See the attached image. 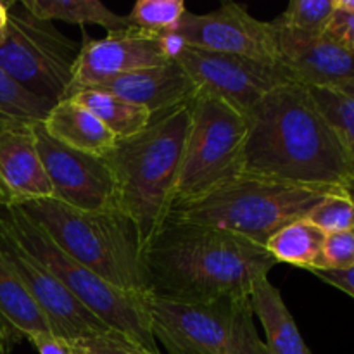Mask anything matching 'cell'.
Wrapping results in <instances>:
<instances>
[{"mask_svg":"<svg viewBox=\"0 0 354 354\" xmlns=\"http://www.w3.org/2000/svg\"><path fill=\"white\" fill-rule=\"evenodd\" d=\"M159 40H161V48H162V52H165V55L168 61H176V57H178V55L182 54L187 47L185 38H183L180 33H176V31L161 35V37H159Z\"/></svg>","mask_w":354,"mask_h":354,"instance_id":"34","label":"cell"},{"mask_svg":"<svg viewBox=\"0 0 354 354\" xmlns=\"http://www.w3.org/2000/svg\"><path fill=\"white\" fill-rule=\"evenodd\" d=\"M185 12L183 0H138L127 17L130 26L152 37H161L178 30Z\"/></svg>","mask_w":354,"mask_h":354,"instance_id":"26","label":"cell"},{"mask_svg":"<svg viewBox=\"0 0 354 354\" xmlns=\"http://www.w3.org/2000/svg\"><path fill=\"white\" fill-rule=\"evenodd\" d=\"M245 137L244 114L216 97L197 93L190 104V124L171 209L237 178Z\"/></svg>","mask_w":354,"mask_h":354,"instance_id":"8","label":"cell"},{"mask_svg":"<svg viewBox=\"0 0 354 354\" xmlns=\"http://www.w3.org/2000/svg\"><path fill=\"white\" fill-rule=\"evenodd\" d=\"M308 90L317 102L320 113L324 114V118L341 140L354 175V95L328 88Z\"/></svg>","mask_w":354,"mask_h":354,"instance_id":"25","label":"cell"},{"mask_svg":"<svg viewBox=\"0 0 354 354\" xmlns=\"http://www.w3.org/2000/svg\"><path fill=\"white\" fill-rule=\"evenodd\" d=\"M322 282L342 290L344 294L354 299V268L351 270H320V272H311Z\"/></svg>","mask_w":354,"mask_h":354,"instance_id":"33","label":"cell"},{"mask_svg":"<svg viewBox=\"0 0 354 354\" xmlns=\"http://www.w3.org/2000/svg\"><path fill=\"white\" fill-rule=\"evenodd\" d=\"M16 207L64 254L107 283L127 292L147 294L140 235L121 209H78L52 197Z\"/></svg>","mask_w":354,"mask_h":354,"instance_id":"4","label":"cell"},{"mask_svg":"<svg viewBox=\"0 0 354 354\" xmlns=\"http://www.w3.org/2000/svg\"><path fill=\"white\" fill-rule=\"evenodd\" d=\"M31 127L0 131V206H19L52 197Z\"/></svg>","mask_w":354,"mask_h":354,"instance_id":"16","label":"cell"},{"mask_svg":"<svg viewBox=\"0 0 354 354\" xmlns=\"http://www.w3.org/2000/svg\"><path fill=\"white\" fill-rule=\"evenodd\" d=\"M28 342L33 344V348L37 349L38 354H78L75 341L59 337V335L52 334V332L37 335V337L30 339Z\"/></svg>","mask_w":354,"mask_h":354,"instance_id":"32","label":"cell"},{"mask_svg":"<svg viewBox=\"0 0 354 354\" xmlns=\"http://www.w3.org/2000/svg\"><path fill=\"white\" fill-rule=\"evenodd\" d=\"M332 194L342 192L239 175L201 199L175 206L166 221L220 228L266 245L272 235L306 218Z\"/></svg>","mask_w":354,"mask_h":354,"instance_id":"5","label":"cell"},{"mask_svg":"<svg viewBox=\"0 0 354 354\" xmlns=\"http://www.w3.org/2000/svg\"><path fill=\"white\" fill-rule=\"evenodd\" d=\"M44 127L59 144L97 158H106L118 142L102 121L71 99L54 104Z\"/></svg>","mask_w":354,"mask_h":354,"instance_id":"19","label":"cell"},{"mask_svg":"<svg viewBox=\"0 0 354 354\" xmlns=\"http://www.w3.org/2000/svg\"><path fill=\"white\" fill-rule=\"evenodd\" d=\"M277 265L263 244L192 223L166 221L144 251L147 296L176 303L249 297Z\"/></svg>","mask_w":354,"mask_h":354,"instance_id":"2","label":"cell"},{"mask_svg":"<svg viewBox=\"0 0 354 354\" xmlns=\"http://www.w3.org/2000/svg\"><path fill=\"white\" fill-rule=\"evenodd\" d=\"M0 225L21 249L44 265L90 313L111 330L128 335L135 342L159 353L147 310V294L127 292L100 279L92 270L69 258L52 239L16 206H0Z\"/></svg>","mask_w":354,"mask_h":354,"instance_id":"6","label":"cell"},{"mask_svg":"<svg viewBox=\"0 0 354 354\" xmlns=\"http://www.w3.org/2000/svg\"><path fill=\"white\" fill-rule=\"evenodd\" d=\"M82 45L54 23L9 2V24L0 41V69L31 95L57 104L66 99Z\"/></svg>","mask_w":354,"mask_h":354,"instance_id":"9","label":"cell"},{"mask_svg":"<svg viewBox=\"0 0 354 354\" xmlns=\"http://www.w3.org/2000/svg\"><path fill=\"white\" fill-rule=\"evenodd\" d=\"M190 104L152 116L145 130L118 140L104 158L116 182L118 206L137 227L142 251L165 227L171 211L190 124Z\"/></svg>","mask_w":354,"mask_h":354,"instance_id":"3","label":"cell"},{"mask_svg":"<svg viewBox=\"0 0 354 354\" xmlns=\"http://www.w3.org/2000/svg\"><path fill=\"white\" fill-rule=\"evenodd\" d=\"M245 120L241 175L342 192L353 175L349 158L306 86H277Z\"/></svg>","mask_w":354,"mask_h":354,"instance_id":"1","label":"cell"},{"mask_svg":"<svg viewBox=\"0 0 354 354\" xmlns=\"http://www.w3.org/2000/svg\"><path fill=\"white\" fill-rule=\"evenodd\" d=\"M335 10L354 16V0H335Z\"/></svg>","mask_w":354,"mask_h":354,"instance_id":"36","label":"cell"},{"mask_svg":"<svg viewBox=\"0 0 354 354\" xmlns=\"http://www.w3.org/2000/svg\"><path fill=\"white\" fill-rule=\"evenodd\" d=\"M306 220L327 235L354 232V203L344 194H332L306 214Z\"/></svg>","mask_w":354,"mask_h":354,"instance_id":"28","label":"cell"},{"mask_svg":"<svg viewBox=\"0 0 354 354\" xmlns=\"http://www.w3.org/2000/svg\"><path fill=\"white\" fill-rule=\"evenodd\" d=\"M325 35L354 54V16L335 10Z\"/></svg>","mask_w":354,"mask_h":354,"instance_id":"31","label":"cell"},{"mask_svg":"<svg viewBox=\"0 0 354 354\" xmlns=\"http://www.w3.org/2000/svg\"><path fill=\"white\" fill-rule=\"evenodd\" d=\"M275 28L279 37V64L294 83L308 88H328L354 95L353 52L325 33L306 35L277 24Z\"/></svg>","mask_w":354,"mask_h":354,"instance_id":"15","label":"cell"},{"mask_svg":"<svg viewBox=\"0 0 354 354\" xmlns=\"http://www.w3.org/2000/svg\"><path fill=\"white\" fill-rule=\"evenodd\" d=\"M176 33L190 47L279 64L275 24L256 19L239 3H223L207 14L187 10Z\"/></svg>","mask_w":354,"mask_h":354,"instance_id":"13","label":"cell"},{"mask_svg":"<svg viewBox=\"0 0 354 354\" xmlns=\"http://www.w3.org/2000/svg\"><path fill=\"white\" fill-rule=\"evenodd\" d=\"M52 107L54 104L28 93L0 69V131L44 123Z\"/></svg>","mask_w":354,"mask_h":354,"instance_id":"24","label":"cell"},{"mask_svg":"<svg viewBox=\"0 0 354 354\" xmlns=\"http://www.w3.org/2000/svg\"><path fill=\"white\" fill-rule=\"evenodd\" d=\"M169 62L161 48L159 37L130 26L111 31L102 38H86L76 57L68 97L82 90L95 88L106 80L144 68Z\"/></svg>","mask_w":354,"mask_h":354,"instance_id":"14","label":"cell"},{"mask_svg":"<svg viewBox=\"0 0 354 354\" xmlns=\"http://www.w3.org/2000/svg\"><path fill=\"white\" fill-rule=\"evenodd\" d=\"M24 7L45 21H64L71 24H97L111 31L130 28L127 16L107 9L100 0H23Z\"/></svg>","mask_w":354,"mask_h":354,"instance_id":"23","label":"cell"},{"mask_svg":"<svg viewBox=\"0 0 354 354\" xmlns=\"http://www.w3.org/2000/svg\"><path fill=\"white\" fill-rule=\"evenodd\" d=\"M335 14V0H292L273 23L306 35H324Z\"/></svg>","mask_w":354,"mask_h":354,"instance_id":"27","label":"cell"},{"mask_svg":"<svg viewBox=\"0 0 354 354\" xmlns=\"http://www.w3.org/2000/svg\"><path fill=\"white\" fill-rule=\"evenodd\" d=\"M78 354H161L152 353L128 335L118 330H106L102 334L76 339Z\"/></svg>","mask_w":354,"mask_h":354,"instance_id":"29","label":"cell"},{"mask_svg":"<svg viewBox=\"0 0 354 354\" xmlns=\"http://www.w3.org/2000/svg\"><path fill=\"white\" fill-rule=\"evenodd\" d=\"M48 332L52 330L40 308L0 259V354H10L23 341Z\"/></svg>","mask_w":354,"mask_h":354,"instance_id":"18","label":"cell"},{"mask_svg":"<svg viewBox=\"0 0 354 354\" xmlns=\"http://www.w3.org/2000/svg\"><path fill=\"white\" fill-rule=\"evenodd\" d=\"M152 334L168 354H268L251 296L176 303L147 296Z\"/></svg>","mask_w":354,"mask_h":354,"instance_id":"7","label":"cell"},{"mask_svg":"<svg viewBox=\"0 0 354 354\" xmlns=\"http://www.w3.org/2000/svg\"><path fill=\"white\" fill-rule=\"evenodd\" d=\"M251 304L254 317L259 318L265 330L268 354H311L282 294L268 277L254 283Z\"/></svg>","mask_w":354,"mask_h":354,"instance_id":"20","label":"cell"},{"mask_svg":"<svg viewBox=\"0 0 354 354\" xmlns=\"http://www.w3.org/2000/svg\"><path fill=\"white\" fill-rule=\"evenodd\" d=\"M68 99L88 109L97 120L106 124L107 130L113 131L118 140L140 133L152 120V114L145 107L128 102L102 90H82V92L73 93Z\"/></svg>","mask_w":354,"mask_h":354,"instance_id":"22","label":"cell"},{"mask_svg":"<svg viewBox=\"0 0 354 354\" xmlns=\"http://www.w3.org/2000/svg\"><path fill=\"white\" fill-rule=\"evenodd\" d=\"M325 237V232L301 218L272 235L265 248L277 263L317 272L322 265Z\"/></svg>","mask_w":354,"mask_h":354,"instance_id":"21","label":"cell"},{"mask_svg":"<svg viewBox=\"0 0 354 354\" xmlns=\"http://www.w3.org/2000/svg\"><path fill=\"white\" fill-rule=\"evenodd\" d=\"M93 90H102L145 107L152 116L190 104L199 93L192 80L176 61L114 76Z\"/></svg>","mask_w":354,"mask_h":354,"instance_id":"17","label":"cell"},{"mask_svg":"<svg viewBox=\"0 0 354 354\" xmlns=\"http://www.w3.org/2000/svg\"><path fill=\"white\" fill-rule=\"evenodd\" d=\"M342 194H344L346 197H349V199H351L354 203V175L349 176L348 182L342 185Z\"/></svg>","mask_w":354,"mask_h":354,"instance_id":"37","label":"cell"},{"mask_svg":"<svg viewBox=\"0 0 354 354\" xmlns=\"http://www.w3.org/2000/svg\"><path fill=\"white\" fill-rule=\"evenodd\" d=\"M176 62L199 93H207L245 114L277 86L294 83L280 64L218 54L187 45Z\"/></svg>","mask_w":354,"mask_h":354,"instance_id":"10","label":"cell"},{"mask_svg":"<svg viewBox=\"0 0 354 354\" xmlns=\"http://www.w3.org/2000/svg\"><path fill=\"white\" fill-rule=\"evenodd\" d=\"M31 130L50 182L52 199L86 211L120 209L116 182L106 159L59 144L44 123H35Z\"/></svg>","mask_w":354,"mask_h":354,"instance_id":"11","label":"cell"},{"mask_svg":"<svg viewBox=\"0 0 354 354\" xmlns=\"http://www.w3.org/2000/svg\"><path fill=\"white\" fill-rule=\"evenodd\" d=\"M0 259L17 277L31 299L44 313L52 334L76 339L109 330L102 320L90 313L44 265L28 254L0 225Z\"/></svg>","mask_w":354,"mask_h":354,"instance_id":"12","label":"cell"},{"mask_svg":"<svg viewBox=\"0 0 354 354\" xmlns=\"http://www.w3.org/2000/svg\"><path fill=\"white\" fill-rule=\"evenodd\" d=\"M351 268H354V232L328 234L324 242L320 270Z\"/></svg>","mask_w":354,"mask_h":354,"instance_id":"30","label":"cell"},{"mask_svg":"<svg viewBox=\"0 0 354 354\" xmlns=\"http://www.w3.org/2000/svg\"><path fill=\"white\" fill-rule=\"evenodd\" d=\"M9 24V2H0V41L3 40Z\"/></svg>","mask_w":354,"mask_h":354,"instance_id":"35","label":"cell"}]
</instances>
